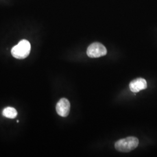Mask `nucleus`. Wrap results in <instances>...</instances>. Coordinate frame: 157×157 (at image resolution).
I'll return each mask as SVG.
<instances>
[{"instance_id": "1", "label": "nucleus", "mask_w": 157, "mask_h": 157, "mask_svg": "<svg viewBox=\"0 0 157 157\" xmlns=\"http://www.w3.org/2000/svg\"><path fill=\"white\" fill-rule=\"evenodd\" d=\"M30 50L31 45L29 41L26 40H22L12 48L11 54L14 58L22 59L28 56Z\"/></svg>"}, {"instance_id": "2", "label": "nucleus", "mask_w": 157, "mask_h": 157, "mask_svg": "<svg viewBox=\"0 0 157 157\" xmlns=\"http://www.w3.org/2000/svg\"><path fill=\"white\" fill-rule=\"evenodd\" d=\"M139 140L135 137H128L117 141L115 147L118 151L128 152L135 149L139 145Z\"/></svg>"}, {"instance_id": "3", "label": "nucleus", "mask_w": 157, "mask_h": 157, "mask_svg": "<svg viewBox=\"0 0 157 157\" xmlns=\"http://www.w3.org/2000/svg\"><path fill=\"white\" fill-rule=\"evenodd\" d=\"M107 54L105 47L100 43H92L87 50V54L90 58H99L105 56Z\"/></svg>"}, {"instance_id": "4", "label": "nucleus", "mask_w": 157, "mask_h": 157, "mask_svg": "<svg viewBox=\"0 0 157 157\" xmlns=\"http://www.w3.org/2000/svg\"><path fill=\"white\" fill-rule=\"evenodd\" d=\"M71 104L67 98H61L56 104V112L62 117H67L70 112Z\"/></svg>"}, {"instance_id": "5", "label": "nucleus", "mask_w": 157, "mask_h": 157, "mask_svg": "<svg viewBox=\"0 0 157 157\" xmlns=\"http://www.w3.org/2000/svg\"><path fill=\"white\" fill-rule=\"evenodd\" d=\"M147 87V84L146 80L143 78H137L132 81L129 87L130 90L133 93H137L140 90L146 89Z\"/></svg>"}, {"instance_id": "6", "label": "nucleus", "mask_w": 157, "mask_h": 157, "mask_svg": "<svg viewBox=\"0 0 157 157\" xmlns=\"http://www.w3.org/2000/svg\"><path fill=\"white\" fill-rule=\"evenodd\" d=\"M2 115L6 118L13 119L16 118L17 115V110L13 107H6L2 111Z\"/></svg>"}]
</instances>
